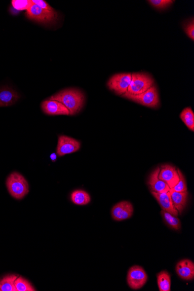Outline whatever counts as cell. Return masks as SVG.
Returning <instances> with one entry per match:
<instances>
[{"instance_id":"6da1fadb","label":"cell","mask_w":194,"mask_h":291,"mask_svg":"<svg viewBox=\"0 0 194 291\" xmlns=\"http://www.w3.org/2000/svg\"><path fill=\"white\" fill-rule=\"evenodd\" d=\"M49 99L62 103L72 116L80 113L85 105L86 97L84 93L76 89H68L59 91L50 97Z\"/></svg>"},{"instance_id":"7a4b0ae2","label":"cell","mask_w":194,"mask_h":291,"mask_svg":"<svg viewBox=\"0 0 194 291\" xmlns=\"http://www.w3.org/2000/svg\"><path fill=\"white\" fill-rule=\"evenodd\" d=\"M6 185L11 196L18 200H21L29 192V186L26 178L16 171L8 177Z\"/></svg>"},{"instance_id":"3957f363","label":"cell","mask_w":194,"mask_h":291,"mask_svg":"<svg viewBox=\"0 0 194 291\" xmlns=\"http://www.w3.org/2000/svg\"><path fill=\"white\" fill-rule=\"evenodd\" d=\"M27 18L46 26L55 25L59 20V14L57 11L43 10L36 5H32L26 12Z\"/></svg>"},{"instance_id":"277c9868","label":"cell","mask_w":194,"mask_h":291,"mask_svg":"<svg viewBox=\"0 0 194 291\" xmlns=\"http://www.w3.org/2000/svg\"><path fill=\"white\" fill-rule=\"evenodd\" d=\"M122 97L150 108L157 109L160 105L159 94L155 85L150 87L143 93L138 95L125 94Z\"/></svg>"},{"instance_id":"5b68a950","label":"cell","mask_w":194,"mask_h":291,"mask_svg":"<svg viewBox=\"0 0 194 291\" xmlns=\"http://www.w3.org/2000/svg\"><path fill=\"white\" fill-rule=\"evenodd\" d=\"M154 85V80L150 75L144 72L132 74V81L128 91L129 95H138L143 93Z\"/></svg>"},{"instance_id":"8992f818","label":"cell","mask_w":194,"mask_h":291,"mask_svg":"<svg viewBox=\"0 0 194 291\" xmlns=\"http://www.w3.org/2000/svg\"><path fill=\"white\" fill-rule=\"evenodd\" d=\"M131 81L132 74H118L110 78L107 83V86L110 90L122 96L128 91Z\"/></svg>"},{"instance_id":"52a82bcc","label":"cell","mask_w":194,"mask_h":291,"mask_svg":"<svg viewBox=\"0 0 194 291\" xmlns=\"http://www.w3.org/2000/svg\"><path fill=\"white\" fill-rule=\"evenodd\" d=\"M147 280V274L142 267L134 266L129 270L127 281L130 288L134 290L141 289Z\"/></svg>"},{"instance_id":"ba28073f","label":"cell","mask_w":194,"mask_h":291,"mask_svg":"<svg viewBox=\"0 0 194 291\" xmlns=\"http://www.w3.org/2000/svg\"><path fill=\"white\" fill-rule=\"evenodd\" d=\"M81 142L77 139L66 136L59 135L57 147V154L59 157L77 152L81 149Z\"/></svg>"},{"instance_id":"9c48e42d","label":"cell","mask_w":194,"mask_h":291,"mask_svg":"<svg viewBox=\"0 0 194 291\" xmlns=\"http://www.w3.org/2000/svg\"><path fill=\"white\" fill-rule=\"evenodd\" d=\"M133 212L132 203L125 201L118 203L113 207L111 214L114 221L121 222L132 217Z\"/></svg>"},{"instance_id":"30bf717a","label":"cell","mask_w":194,"mask_h":291,"mask_svg":"<svg viewBox=\"0 0 194 291\" xmlns=\"http://www.w3.org/2000/svg\"><path fill=\"white\" fill-rule=\"evenodd\" d=\"M158 178L168 185L172 189L179 180V173L176 167L169 165H162Z\"/></svg>"},{"instance_id":"8fae6325","label":"cell","mask_w":194,"mask_h":291,"mask_svg":"<svg viewBox=\"0 0 194 291\" xmlns=\"http://www.w3.org/2000/svg\"><path fill=\"white\" fill-rule=\"evenodd\" d=\"M43 113L48 115H69V112L62 103L53 99H46L42 102Z\"/></svg>"},{"instance_id":"7c38bea8","label":"cell","mask_w":194,"mask_h":291,"mask_svg":"<svg viewBox=\"0 0 194 291\" xmlns=\"http://www.w3.org/2000/svg\"><path fill=\"white\" fill-rule=\"evenodd\" d=\"M151 194L153 197L157 199L162 210L174 215L175 216H178L179 212L173 206L169 191L165 193L151 192Z\"/></svg>"},{"instance_id":"4fadbf2b","label":"cell","mask_w":194,"mask_h":291,"mask_svg":"<svg viewBox=\"0 0 194 291\" xmlns=\"http://www.w3.org/2000/svg\"><path fill=\"white\" fill-rule=\"evenodd\" d=\"M20 98L19 94L9 86L0 87V107L13 105Z\"/></svg>"},{"instance_id":"5bb4252c","label":"cell","mask_w":194,"mask_h":291,"mask_svg":"<svg viewBox=\"0 0 194 291\" xmlns=\"http://www.w3.org/2000/svg\"><path fill=\"white\" fill-rule=\"evenodd\" d=\"M160 167L157 168L150 174L148 184L150 192L165 193L169 192L170 189L166 183L158 178Z\"/></svg>"},{"instance_id":"9a60e30c","label":"cell","mask_w":194,"mask_h":291,"mask_svg":"<svg viewBox=\"0 0 194 291\" xmlns=\"http://www.w3.org/2000/svg\"><path fill=\"white\" fill-rule=\"evenodd\" d=\"M176 270L178 276L184 280H192L194 278V264L189 259H183L178 263Z\"/></svg>"},{"instance_id":"2e32d148","label":"cell","mask_w":194,"mask_h":291,"mask_svg":"<svg viewBox=\"0 0 194 291\" xmlns=\"http://www.w3.org/2000/svg\"><path fill=\"white\" fill-rule=\"evenodd\" d=\"M169 192L174 207L179 213L181 214L186 205H187L188 198V191L176 192V191L170 189Z\"/></svg>"},{"instance_id":"e0dca14e","label":"cell","mask_w":194,"mask_h":291,"mask_svg":"<svg viewBox=\"0 0 194 291\" xmlns=\"http://www.w3.org/2000/svg\"><path fill=\"white\" fill-rule=\"evenodd\" d=\"M71 200L75 205L83 206L91 202L90 195L83 190H76L71 194Z\"/></svg>"},{"instance_id":"ac0fdd59","label":"cell","mask_w":194,"mask_h":291,"mask_svg":"<svg viewBox=\"0 0 194 291\" xmlns=\"http://www.w3.org/2000/svg\"><path fill=\"white\" fill-rule=\"evenodd\" d=\"M158 288L160 291H170L171 288V278L166 271H162L157 275Z\"/></svg>"},{"instance_id":"d6986e66","label":"cell","mask_w":194,"mask_h":291,"mask_svg":"<svg viewBox=\"0 0 194 291\" xmlns=\"http://www.w3.org/2000/svg\"><path fill=\"white\" fill-rule=\"evenodd\" d=\"M17 275L10 274L0 279V291H16L15 281Z\"/></svg>"},{"instance_id":"ffe728a7","label":"cell","mask_w":194,"mask_h":291,"mask_svg":"<svg viewBox=\"0 0 194 291\" xmlns=\"http://www.w3.org/2000/svg\"><path fill=\"white\" fill-rule=\"evenodd\" d=\"M180 118L189 130L194 131V113L191 107H185L181 112Z\"/></svg>"},{"instance_id":"44dd1931","label":"cell","mask_w":194,"mask_h":291,"mask_svg":"<svg viewBox=\"0 0 194 291\" xmlns=\"http://www.w3.org/2000/svg\"><path fill=\"white\" fill-rule=\"evenodd\" d=\"M161 215L164 218L165 221L172 229L176 230H179L181 228V223L180 219H178L174 215L170 214L165 211L162 210Z\"/></svg>"},{"instance_id":"7402d4cb","label":"cell","mask_w":194,"mask_h":291,"mask_svg":"<svg viewBox=\"0 0 194 291\" xmlns=\"http://www.w3.org/2000/svg\"><path fill=\"white\" fill-rule=\"evenodd\" d=\"M16 291L36 290L31 283L22 277H18L15 281Z\"/></svg>"},{"instance_id":"603a6c76","label":"cell","mask_w":194,"mask_h":291,"mask_svg":"<svg viewBox=\"0 0 194 291\" xmlns=\"http://www.w3.org/2000/svg\"><path fill=\"white\" fill-rule=\"evenodd\" d=\"M148 2L158 10H165L171 6L175 1L172 0H149Z\"/></svg>"},{"instance_id":"cb8c5ba5","label":"cell","mask_w":194,"mask_h":291,"mask_svg":"<svg viewBox=\"0 0 194 291\" xmlns=\"http://www.w3.org/2000/svg\"><path fill=\"white\" fill-rule=\"evenodd\" d=\"M177 171L179 173V180L171 190L176 191V192H185V191H187V186L185 177L179 169H177Z\"/></svg>"},{"instance_id":"d4e9b609","label":"cell","mask_w":194,"mask_h":291,"mask_svg":"<svg viewBox=\"0 0 194 291\" xmlns=\"http://www.w3.org/2000/svg\"><path fill=\"white\" fill-rule=\"evenodd\" d=\"M31 0H13L12 5L15 10L18 11L27 10L32 5Z\"/></svg>"},{"instance_id":"484cf974","label":"cell","mask_w":194,"mask_h":291,"mask_svg":"<svg viewBox=\"0 0 194 291\" xmlns=\"http://www.w3.org/2000/svg\"><path fill=\"white\" fill-rule=\"evenodd\" d=\"M183 29L186 34L192 41L194 40V21L193 18L189 19L183 24Z\"/></svg>"},{"instance_id":"4316f807","label":"cell","mask_w":194,"mask_h":291,"mask_svg":"<svg viewBox=\"0 0 194 291\" xmlns=\"http://www.w3.org/2000/svg\"><path fill=\"white\" fill-rule=\"evenodd\" d=\"M31 2H32L34 5L37 6L43 10L48 11L54 10L53 8L51 7L46 1H44V0H31Z\"/></svg>"},{"instance_id":"83f0119b","label":"cell","mask_w":194,"mask_h":291,"mask_svg":"<svg viewBox=\"0 0 194 291\" xmlns=\"http://www.w3.org/2000/svg\"><path fill=\"white\" fill-rule=\"evenodd\" d=\"M50 159L51 161H52L53 162H55L57 161V155L55 153L51 154L50 155Z\"/></svg>"}]
</instances>
